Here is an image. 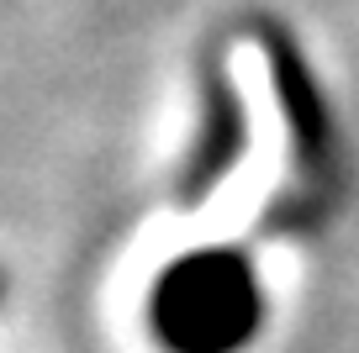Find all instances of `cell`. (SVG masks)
<instances>
[{"mask_svg":"<svg viewBox=\"0 0 359 353\" xmlns=\"http://www.w3.org/2000/svg\"><path fill=\"white\" fill-rule=\"evenodd\" d=\"M264 321V290L238 248H196L154 279L148 327L164 353H243Z\"/></svg>","mask_w":359,"mask_h":353,"instance_id":"obj_1","label":"cell"},{"mask_svg":"<svg viewBox=\"0 0 359 353\" xmlns=\"http://www.w3.org/2000/svg\"><path fill=\"white\" fill-rule=\"evenodd\" d=\"M264 53H269V79H275L280 111H285V122H291V143H296L306 185H327L338 174V127H333L323 85L312 79L306 58L296 53L291 32L264 27Z\"/></svg>","mask_w":359,"mask_h":353,"instance_id":"obj_2","label":"cell"},{"mask_svg":"<svg viewBox=\"0 0 359 353\" xmlns=\"http://www.w3.org/2000/svg\"><path fill=\"white\" fill-rule=\"evenodd\" d=\"M243 148H248L243 100H238V90L227 85V74H212V85H206V122H201V137H196V148H191L185 179H180V200H185V206L206 200L238 169Z\"/></svg>","mask_w":359,"mask_h":353,"instance_id":"obj_3","label":"cell"}]
</instances>
